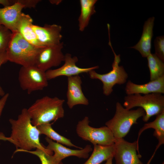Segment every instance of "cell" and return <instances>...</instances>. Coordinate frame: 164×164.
I'll use <instances>...</instances> for the list:
<instances>
[{
	"label": "cell",
	"instance_id": "5bb4252c",
	"mask_svg": "<svg viewBox=\"0 0 164 164\" xmlns=\"http://www.w3.org/2000/svg\"><path fill=\"white\" fill-rule=\"evenodd\" d=\"M15 3L10 6L0 8V26H4L12 32H17L18 23L24 8V5L14 0Z\"/></svg>",
	"mask_w": 164,
	"mask_h": 164
},
{
	"label": "cell",
	"instance_id": "44dd1931",
	"mask_svg": "<svg viewBox=\"0 0 164 164\" xmlns=\"http://www.w3.org/2000/svg\"><path fill=\"white\" fill-rule=\"evenodd\" d=\"M97 0H80V13L78 19L79 30L83 31L88 26L91 16L96 12Z\"/></svg>",
	"mask_w": 164,
	"mask_h": 164
},
{
	"label": "cell",
	"instance_id": "8fae6325",
	"mask_svg": "<svg viewBox=\"0 0 164 164\" xmlns=\"http://www.w3.org/2000/svg\"><path fill=\"white\" fill-rule=\"evenodd\" d=\"M32 27L39 42L42 47L53 46L61 42L62 36L60 26L46 24L42 27L33 24Z\"/></svg>",
	"mask_w": 164,
	"mask_h": 164
},
{
	"label": "cell",
	"instance_id": "ac0fdd59",
	"mask_svg": "<svg viewBox=\"0 0 164 164\" xmlns=\"http://www.w3.org/2000/svg\"><path fill=\"white\" fill-rule=\"evenodd\" d=\"M33 20L28 14L22 12L17 26V32L32 44L38 48L43 47L40 44L32 27Z\"/></svg>",
	"mask_w": 164,
	"mask_h": 164
},
{
	"label": "cell",
	"instance_id": "f1b7e54d",
	"mask_svg": "<svg viewBox=\"0 0 164 164\" xmlns=\"http://www.w3.org/2000/svg\"><path fill=\"white\" fill-rule=\"evenodd\" d=\"M6 52L0 53V67L2 64L8 61L6 57ZM5 94V92L0 85V97H3Z\"/></svg>",
	"mask_w": 164,
	"mask_h": 164
},
{
	"label": "cell",
	"instance_id": "6da1fadb",
	"mask_svg": "<svg viewBox=\"0 0 164 164\" xmlns=\"http://www.w3.org/2000/svg\"><path fill=\"white\" fill-rule=\"evenodd\" d=\"M11 125L10 142L16 147L14 153L18 152L31 151L38 148L50 155L53 152L46 148L40 142V134L37 127L34 126L27 109L23 108L17 118L9 119Z\"/></svg>",
	"mask_w": 164,
	"mask_h": 164
},
{
	"label": "cell",
	"instance_id": "1f68e13d",
	"mask_svg": "<svg viewBox=\"0 0 164 164\" xmlns=\"http://www.w3.org/2000/svg\"><path fill=\"white\" fill-rule=\"evenodd\" d=\"M2 140L5 141H7L10 142V139L9 137L5 136L4 134L2 132H0V140Z\"/></svg>",
	"mask_w": 164,
	"mask_h": 164
},
{
	"label": "cell",
	"instance_id": "30bf717a",
	"mask_svg": "<svg viewBox=\"0 0 164 164\" xmlns=\"http://www.w3.org/2000/svg\"><path fill=\"white\" fill-rule=\"evenodd\" d=\"M76 56L72 57L71 55L67 53L65 55L63 65L60 67L55 69H50L46 72L48 80H52L60 76H66L67 77L79 75L83 73H87L92 70L97 69L98 66L88 68H81L76 65L78 61Z\"/></svg>",
	"mask_w": 164,
	"mask_h": 164
},
{
	"label": "cell",
	"instance_id": "2e32d148",
	"mask_svg": "<svg viewBox=\"0 0 164 164\" xmlns=\"http://www.w3.org/2000/svg\"><path fill=\"white\" fill-rule=\"evenodd\" d=\"M155 18L152 17L145 21L141 38L134 46L131 47L138 50L143 57H147L151 53L152 39Z\"/></svg>",
	"mask_w": 164,
	"mask_h": 164
},
{
	"label": "cell",
	"instance_id": "52a82bcc",
	"mask_svg": "<svg viewBox=\"0 0 164 164\" xmlns=\"http://www.w3.org/2000/svg\"><path fill=\"white\" fill-rule=\"evenodd\" d=\"M18 80L21 88L29 94L42 90L48 84L46 72L35 65L22 66L19 72Z\"/></svg>",
	"mask_w": 164,
	"mask_h": 164
},
{
	"label": "cell",
	"instance_id": "ba28073f",
	"mask_svg": "<svg viewBox=\"0 0 164 164\" xmlns=\"http://www.w3.org/2000/svg\"><path fill=\"white\" fill-rule=\"evenodd\" d=\"M113 157L115 164H144L140 160L141 155L136 141L130 142L123 138H115Z\"/></svg>",
	"mask_w": 164,
	"mask_h": 164
},
{
	"label": "cell",
	"instance_id": "8992f818",
	"mask_svg": "<svg viewBox=\"0 0 164 164\" xmlns=\"http://www.w3.org/2000/svg\"><path fill=\"white\" fill-rule=\"evenodd\" d=\"M89 122L87 116L78 122L76 131L79 137L90 142L94 145L110 146L114 144L115 138L108 127L94 128L89 125Z\"/></svg>",
	"mask_w": 164,
	"mask_h": 164
},
{
	"label": "cell",
	"instance_id": "cb8c5ba5",
	"mask_svg": "<svg viewBox=\"0 0 164 164\" xmlns=\"http://www.w3.org/2000/svg\"><path fill=\"white\" fill-rule=\"evenodd\" d=\"M12 38L19 47L24 52L36 59L37 55L40 48L33 46L25 39L19 32H12Z\"/></svg>",
	"mask_w": 164,
	"mask_h": 164
},
{
	"label": "cell",
	"instance_id": "277c9868",
	"mask_svg": "<svg viewBox=\"0 0 164 164\" xmlns=\"http://www.w3.org/2000/svg\"><path fill=\"white\" fill-rule=\"evenodd\" d=\"M123 105L130 110L135 107L142 108L145 112L142 120L147 122L152 116L164 111V96L162 94L152 93L142 95L137 94L127 95L124 97Z\"/></svg>",
	"mask_w": 164,
	"mask_h": 164
},
{
	"label": "cell",
	"instance_id": "7402d4cb",
	"mask_svg": "<svg viewBox=\"0 0 164 164\" xmlns=\"http://www.w3.org/2000/svg\"><path fill=\"white\" fill-rule=\"evenodd\" d=\"M40 134H44L46 137L59 143L69 147H73L81 149L82 148L74 145L71 140L56 132L52 128L51 123L41 125L37 127Z\"/></svg>",
	"mask_w": 164,
	"mask_h": 164
},
{
	"label": "cell",
	"instance_id": "9c48e42d",
	"mask_svg": "<svg viewBox=\"0 0 164 164\" xmlns=\"http://www.w3.org/2000/svg\"><path fill=\"white\" fill-rule=\"evenodd\" d=\"M63 43L40 48L36 57L35 65L46 72L53 67L58 66L64 61V56L62 52Z\"/></svg>",
	"mask_w": 164,
	"mask_h": 164
},
{
	"label": "cell",
	"instance_id": "e0dca14e",
	"mask_svg": "<svg viewBox=\"0 0 164 164\" xmlns=\"http://www.w3.org/2000/svg\"><path fill=\"white\" fill-rule=\"evenodd\" d=\"M6 53L8 61L21 65L22 66L35 65L36 59L22 50L12 37Z\"/></svg>",
	"mask_w": 164,
	"mask_h": 164
},
{
	"label": "cell",
	"instance_id": "4dcf8cb0",
	"mask_svg": "<svg viewBox=\"0 0 164 164\" xmlns=\"http://www.w3.org/2000/svg\"><path fill=\"white\" fill-rule=\"evenodd\" d=\"M15 3L14 0H0V4L4 7L10 6Z\"/></svg>",
	"mask_w": 164,
	"mask_h": 164
},
{
	"label": "cell",
	"instance_id": "9a60e30c",
	"mask_svg": "<svg viewBox=\"0 0 164 164\" xmlns=\"http://www.w3.org/2000/svg\"><path fill=\"white\" fill-rule=\"evenodd\" d=\"M127 95L135 94L144 95L152 93H164V75L144 84H137L128 80L125 87Z\"/></svg>",
	"mask_w": 164,
	"mask_h": 164
},
{
	"label": "cell",
	"instance_id": "e575fe53",
	"mask_svg": "<svg viewBox=\"0 0 164 164\" xmlns=\"http://www.w3.org/2000/svg\"><path fill=\"white\" fill-rule=\"evenodd\" d=\"M161 164H164V162H162Z\"/></svg>",
	"mask_w": 164,
	"mask_h": 164
},
{
	"label": "cell",
	"instance_id": "f546056e",
	"mask_svg": "<svg viewBox=\"0 0 164 164\" xmlns=\"http://www.w3.org/2000/svg\"><path fill=\"white\" fill-rule=\"evenodd\" d=\"M9 97V94L7 93L5 94L4 96L2 97L0 99V117Z\"/></svg>",
	"mask_w": 164,
	"mask_h": 164
},
{
	"label": "cell",
	"instance_id": "484cf974",
	"mask_svg": "<svg viewBox=\"0 0 164 164\" xmlns=\"http://www.w3.org/2000/svg\"><path fill=\"white\" fill-rule=\"evenodd\" d=\"M12 35L9 29L4 26H0V53L6 51Z\"/></svg>",
	"mask_w": 164,
	"mask_h": 164
},
{
	"label": "cell",
	"instance_id": "836d02e7",
	"mask_svg": "<svg viewBox=\"0 0 164 164\" xmlns=\"http://www.w3.org/2000/svg\"><path fill=\"white\" fill-rule=\"evenodd\" d=\"M52 4L57 5L60 2V0H50V1Z\"/></svg>",
	"mask_w": 164,
	"mask_h": 164
},
{
	"label": "cell",
	"instance_id": "3957f363",
	"mask_svg": "<svg viewBox=\"0 0 164 164\" xmlns=\"http://www.w3.org/2000/svg\"><path fill=\"white\" fill-rule=\"evenodd\" d=\"M145 115L144 110L141 108L136 110H128L118 102L114 117L105 125L111 130L115 138H123L128 134L132 126L138 123V119Z\"/></svg>",
	"mask_w": 164,
	"mask_h": 164
},
{
	"label": "cell",
	"instance_id": "d6986e66",
	"mask_svg": "<svg viewBox=\"0 0 164 164\" xmlns=\"http://www.w3.org/2000/svg\"><path fill=\"white\" fill-rule=\"evenodd\" d=\"M149 128H152L155 129L153 135L158 141V143L155 152L149 160L151 161L157 150L162 145L164 144V111L161 113L157 115L154 121L145 124L140 129L136 141L138 144L139 138L141 134L145 130Z\"/></svg>",
	"mask_w": 164,
	"mask_h": 164
},
{
	"label": "cell",
	"instance_id": "5b68a950",
	"mask_svg": "<svg viewBox=\"0 0 164 164\" xmlns=\"http://www.w3.org/2000/svg\"><path fill=\"white\" fill-rule=\"evenodd\" d=\"M109 45L114 54V59L112 64V70L109 72L104 74L97 73L94 70H92L88 73L91 79L100 80L103 84V92L104 95L108 96L113 91V87L116 84L121 85L126 83L128 77V74L124 67L119 66L121 61L120 55H117L112 46L109 34Z\"/></svg>",
	"mask_w": 164,
	"mask_h": 164
},
{
	"label": "cell",
	"instance_id": "d4e9b609",
	"mask_svg": "<svg viewBox=\"0 0 164 164\" xmlns=\"http://www.w3.org/2000/svg\"><path fill=\"white\" fill-rule=\"evenodd\" d=\"M25 152L34 155L39 157L41 164H63L62 161H57L53 155H50L43 150L36 148L35 151H26Z\"/></svg>",
	"mask_w": 164,
	"mask_h": 164
},
{
	"label": "cell",
	"instance_id": "603a6c76",
	"mask_svg": "<svg viewBox=\"0 0 164 164\" xmlns=\"http://www.w3.org/2000/svg\"><path fill=\"white\" fill-rule=\"evenodd\" d=\"M147 58L150 73V81L156 80L164 76V62L155 54L151 53Z\"/></svg>",
	"mask_w": 164,
	"mask_h": 164
},
{
	"label": "cell",
	"instance_id": "ffe728a7",
	"mask_svg": "<svg viewBox=\"0 0 164 164\" xmlns=\"http://www.w3.org/2000/svg\"><path fill=\"white\" fill-rule=\"evenodd\" d=\"M114 150V144L110 146L94 145L91 155L83 164H100L113 156Z\"/></svg>",
	"mask_w": 164,
	"mask_h": 164
},
{
	"label": "cell",
	"instance_id": "4316f807",
	"mask_svg": "<svg viewBox=\"0 0 164 164\" xmlns=\"http://www.w3.org/2000/svg\"><path fill=\"white\" fill-rule=\"evenodd\" d=\"M155 54L162 61L164 62V36H157L154 42Z\"/></svg>",
	"mask_w": 164,
	"mask_h": 164
},
{
	"label": "cell",
	"instance_id": "7a4b0ae2",
	"mask_svg": "<svg viewBox=\"0 0 164 164\" xmlns=\"http://www.w3.org/2000/svg\"><path fill=\"white\" fill-rule=\"evenodd\" d=\"M64 102V100L56 97L45 96L37 99L27 109L32 124L37 127L63 118Z\"/></svg>",
	"mask_w": 164,
	"mask_h": 164
},
{
	"label": "cell",
	"instance_id": "7c38bea8",
	"mask_svg": "<svg viewBox=\"0 0 164 164\" xmlns=\"http://www.w3.org/2000/svg\"><path fill=\"white\" fill-rule=\"evenodd\" d=\"M45 139L48 144L46 148L54 153L53 155L55 159L59 162L67 157L75 156L79 158L87 159L88 158L89 153L93 150L91 145H87L81 149H72L67 148L62 144L53 140L47 137Z\"/></svg>",
	"mask_w": 164,
	"mask_h": 164
},
{
	"label": "cell",
	"instance_id": "83f0119b",
	"mask_svg": "<svg viewBox=\"0 0 164 164\" xmlns=\"http://www.w3.org/2000/svg\"><path fill=\"white\" fill-rule=\"evenodd\" d=\"M24 6V8H35L40 0H16Z\"/></svg>",
	"mask_w": 164,
	"mask_h": 164
},
{
	"label": "cell",
	"instance_id": "d6a6232c",
	"mask_svg": "<svg viewBox=\"0 0 164 164\" xmlns=\"http://www.w3.org/2000/svg\"><path fill=\"white\" fill-rule=\"evenodd\" d=\"M113 158V156L110 157L106 160V162L105 164H113L112 160Z\"/></svg>",
	"mask_w": 164,
	"mask_h": 164
},
{
	"label": "cell",
	"instance_id": "4fadbf2b",
	"mask_svg": "<svg viewBox=\"0 0 164 164\" xmlns=\"http://www.w3.org/2000/svg\"><path fill=\"white\" fill-rule=\"evenodd\" d=\"M82 83L81 78L79 75L67 77V104L70 109L77 105H87L89 104L88 100L82 91Z\"/></svg>",
	"mask_w": 164,
	"mask_h": 164
}]
</instances>
